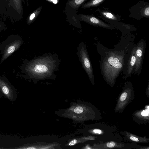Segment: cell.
I'll use <instances>...</instances> for the list:
<instances>
[{
  "mask_svg": "<svg viewBox=\"0 0 149 149\" xmlns=\"http://www.w3.org/2000/svg\"><path fill=\"white\" fill-rule=\"evenodd\" d=\"M21 42L19 40L16 41L10 44L5 49L3 52L1 62H3L14 52L20 47Z\"/></svg>",
  "mask_w": 149,
  "mask_h": 149,
  "instance_id": "cell-8",
  "label": "cell"
},
{
  "mask_svg": "<svg viewBox=\"0 0 149 149\" xmlns=\"http://www.w3.org/2000/svg\"><path fill=\"white\" fill-rule=\"evenodd\" d=\"M77 55L84 69L93 84L94 83V76L92 67L84 43L81 42L79 44Z\"/></svg>",
  "mask_w": 149,
  "mask_h": 149,
  "instance_id": "cell-4",
  "label": "cell"
},
{
  "mask_svg": "<svg viewBox=\"0 0 149 149\" xmlns=\"http://www.w3.org/2000/svg\"><path fill=\"white\" fill-rule=\"evenodd\" d=\"M143 14L146 16L148 17L149 15V7L146 8L143 11Z\"/></svg>",
  "mask_w": 149,
  "mask_h": 149,
  "instance_id": "cell-17",
  "label": "cell"
},
{
  "mask_svg": "<svg viewBox=\"0 0 149 149\" xmlns=\"http://www.w3.org/2000/svg\"><path fill=\"white\" fill-rule=\"evenodd\" d=\"M42 8V6H40L29 15L26 20L27 24L30 25L34 21L40 13Z\"/></svg>",
  "mask_w": 149,
  "mask_h": 149,
  "instance_id": "cell-10",
  "label": "cell"
},
{
  "mask_svg": "<svg viewBox=\"0 0 149 149\" xmlns=\"http://www.w3.org/2000/svg\"><path fill=\"white\" fill-rule=\"evenodd\" d=\"M77 142L76 139H74L71 141L69 143V145L70 146H73Z\"/></svg>",
  "mask_w": 149,
  "mask_h": 149,
  "instance_id": "cell-19",
  "label": "cell"
},
{
  "mask_svg": "<svg viewBox=\"0 0 149 149\" xmlns=\"http://www.w3.org/2000/svg\"><path fill=\"white\" fill-rule=\"evenodd\" d=\"M144 45L143 42L141 41L136 46L135 53L136 61L134 66L135 72H137L142 65L144 56Z\"/></svg>",
  "mask_w": 149,
  "mask_h": 149,
  "instance_id": "cell-7",
  "label": "cell"
},
{
  "mask_svg": "<svg viewBox=\"0 0 149 149\" xmlns=\"http://www.w3.org/2000/svg\"><path fill=\"white\" fill-rule=\"evenodd\" d=\"M101 14L106 18L114 20H116L117 19L116 16L109 12L102 11L101 12Z\"/></svg>",
  "mask_w": 149,
  "mask_h": 149,
  "instance_id": "cell-13",
  "label": "cell"
},
{
  "mask_svg": "<svg viewBox=\"0 0 149 149\" xmlns=\"http://www.w3.org/2000/svg\"><path fill=\"white\" fill-rule=\"evenodd\" d=\"M29 6L28 0H0V17H5L12 22L23 18V3Z\"/></svg>",
  "mask_w": 149,
  "mask_h": 149,
  "instance_id": "cell-3",
  "label": "cell"
},
{
  "mask_svg": "<svg viewBox=\"0 0 149 149\" xmlns=\"http://www.w3.org/2000/svg\"><path fill=\"white\" fill-rule=\"evenodd\" d=\"M105 0H91L88 2L83 3L81 8L86 9L91 7H96L100 5Z\"/></svg>",
  "mask_w": 149,
  "mask_h": 149,
  "instance_id": "cell-12",
  "label": "cell"
},
{
  "mask_svg": "<svg viewBox=\"0 0 149 149\" xmlns=\"http://www.w3.org/2000/svg\"><path fill=\"white\" fill-rule=\"evenodd\" d=\"M0 97H3L14 102L17 98V92L14 88L7 82L0 79Z\"/></svg>",
  "mask_w": 149,
  "mask_h": 149,
  "instance_id": "cell-5",
  "label": "cell"
},
{
  "mask_svg": "<svg viewBox=\"0 0 149 149\" xmlns=\"http://www.w3.org/2000/svg\"><path fill=\"white\" fill-rule=\"evenodd\" d=\"M116 144L113 141L108 142L106 144L107 146L109 148H113L116 146Z\"/></svg>",
  "mask_w": 149,
  "mask_h": 149,
  "instance_id": "cell-16",
  "label": "cell"
},
{
  "mask_svg": "<svg viewBox=\"0 0 149 149\" xmlns=\"http://www.w3.org/2000/svg\"><path fill=\"white\" fill-rule=\"evenodd\" d=\"M78 17L80 19L91 25L100 26L107 29H111V26L96 17L90 15L79 14Z\"/></svg>",
  "mask_w": 149,
  "mask_h": 149,
  "instance_id": "cell-6",
  "label": "cell"
},
{
  "mask_svg": "<svg viewBox=\"0 0 149 149\" xmlns=\"http://www.w3.org/2000/svg\"><path fill=\"white\" fill-rule=\"evenodd\" d=\"M136 49V46H135L132 49L131 52L130 57L127 63V71L129 75H130L134 68L136 63V59L135 53Z\"/></svg>",
  "mask_w": 149,
  "mask_h": 149,
  "instance_id": "cell-9",
  "label": "cell"
},
{
  "mask_svg": "<svg viewBox=\"0 0 149 149\" xmlns=\"http://www.w3.org/2000/svg\"><path fill=\"white\" fill-rule=\"evenodd\" d=\"M149 109L143 110L141 112V115L143 116H149Z\"/></svg>",
  "mask_w": 149,
  "mask_h": 149,
  "instance_id": "cell-15",
  "label": "cell"
},
{
  "mask_svg": "<svg viewBox=\"0 0 149 149\" xmlns=\"http://www.w3.org/2000/svg\"><path fill=\"white\" fill-rule=\"evenodd\" d=\"M3 26L2 24L0 23V30L2 29Z\"/></svg>",
  "mask_w": 149,
  "mask_h": 149,
  "instance_id": "cell-21",
  "label": "cell"
},
{
  "mask_svg": "<svg viewBox=\"0 0 149 149\" xmlns=\"http://www.w3.org/2000/svg\"><path fill=\"white\" fill-rule=\"evenodd\" d=\"M60 62L56 54L46 53L30 61L25 70L30 77L36 81L54 79Z\"/></svg>",
  "mask_w": 149,
  "mask_h": 149,
  "instance_id": "cell-1",
  "label": "cell"
},
{
  "mask_svg": "<svg viewBox=\"0 0 149 149\" xmlns=\"http://www.w3.org/2000/svg\"><path fill=\"white\" fill-rule=\"evenodd\" d=\"M86 0H69L67 2L66 6L76 10Z\"/></svg>",
  "mask_w": 149,
  "mask_h": 149,
  "instance_id": "cell-11",
  "label": "cell"
},
{
  "mask_svg": "<svg viewBox=\"0 0 149 149\" xmlns=\"http://www.w3.org/2000/svg\"><path fill=\"white\" fill-rule=\"evenodd\" d=\"M93 132L95 134H101L102 132L101 130L97 129L94 130Z\"/></svg>",
  "mask_w": 149,
  "mask_h": 149,
  "instance_id": "cell-20",
  "label": "cell"
},
{
  "mask_svg": "<svg viewBox=\"0 0 149 149\" xmlns=\"http://www.w3.org/2000/svg\"><path fill=\"white\" fill-rule=\"evenodd\" d=\"M124 56L117 51L110 52L104 58L102 65V73L105 80L114 82L123 68Z\"/></svg>",
  "mask_w": 149,
  "mask_h": 149,
  "instance_id": "cell-2",
  "label": "cell"
},
{
  "mask_svg": "<svg viewBox=\"0 0 149 149\" xmlns=\"http://www.w3.org/2000/svg\"><path fill=\"white\" fill-rule=\"evenodd\" d=\"M130 139L134 141H136V142H138L139 141V139L138 138H137L135 136H131L130 137Z\"/></svg>",
  "mask_w": 149,
  "mask_h": 149,
  "instance_id": "cell-18",
  "label": "cell"
},
{
  "mask_svg": "<svg viewBox=\"0 0 149 149\" xmlns=\"http://www.w3.org/2000/svg\"><path fill=\"white\" fill-rule=\"evenodd\" d=\"M127 93L126 92L122 94L120 98V100L121 101H123L126 100L127 96Z\"/></svg>",
  "mask_w": 149,
  "mask_h": 149,
  "instance_id": "cell-14",
  "label": "cell"
}]
</instances>
